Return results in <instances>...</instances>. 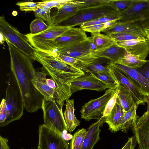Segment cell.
Masks as SVG:
<instances>
[{"label":"cell","instance_id":"cell-53","mask_svg":"<svg viewBox=\"0 0 149 149\" xmlns=\"http://www.w3.org/2000/svg\"><path fill=\"white\" fill-rule=\"evenodd\" d=\"M147 39L149 41V38H147Z\"/></svg>","mask_w":149,"mask_h":149},{"label":"cell","instance_id":"cell-17","mask_svg":"<svg viewBox=\"0 0 149 149\" xmlns=\"http://www.w3.org/2000/svg\"><path fill=\"white\" fill-rule=\"evenodd\" d=\"M149 9V0H132L130 7L122 13L121 18L118 21L136 23V20Z\"/></svg>","mask_w":149,"mask_h":149},{"label":"cell","instance_id":"cell-35","mask_svg":"<svg viewBox=\"0 0 149 149\" xmlns=\"http://www.w3.org/2000/svg\"><path fill=\"white\" fill-rule=\"evenodd\" d=\"M50 26L42 19L36 18L30 24V33L32 35L38 34L47 29Z\"/></svg>","mask_w":149,"mask_h":149},{"label":"cell","instance_id":"cell-26","mask_svg":"<svg viewBox=\"0 0 149 149\" xmlns=\"http://www.w3.org/2000/svg\"><path fill=\"white\" fill-rule=\"evenodd\" d=\"M91 36L95 46L96 51L105 49L114 45L116 42L108 35L100 33H91Z\"/></svg>","mask_w":149,"mask_h":149},{"label":"cell","instance_id":"cell-18","mask_svg":"<svg viewBox=\"0 0 149 149\" xmlns=\"http://www.w3.org/2000/svg\"><path fill=\"white\" fill-rule=\"evenodd\" d=\"M102 32L107 35L112 33H126L146 38L145 31L140 24L129 22L117 21L112 27Z\"/></svg>","mask_w":149,"mask_h":149},{"label":"cell","instance_id":"cell-28","mask_svg":"<svg viewBox=\"0 0 149 149\" xmlns=\"http://www.w3.org/2000/svg\"><path fill=\"white\" fill-rule=\"evenodd\" d=\"M61 61L87 72V68L93 63L97 61H87L64 55L56 53L55 56Z\"/></svg>","mask_w":149,"mask_h":149},{"label":"cell","instance_id":"cell-9","mask_svg":"<svg viewBox=\"0 0 149 149\" xmlns=\"http://www.w3.org/2000/svg\"><path fill=\"white\" fill-rule=\"evenodd\" d=\"M116 90L108 89L101 96L85 103L80 111L81 118L86 121L92 119L98 120L101 118L107 102L114 95Z\"/></svg>","mask_w":149,"mask_h":149},{"label":"cell","instance_id":"cell-30","mask_svg":"<svg viewBox=\"0 0 149 149\" xmlns=\"http://www.w3.org/2000/svg\"><path fill=\"white\" fill-rule=\"evenodd\" d=\"M70 0H44L37 2V6L38 8H41L46 11H50L53 8H56L58 10Z\"/></svg>","mask_w":149,"mask_h":149},{"label":"cell","instance_id":"cell-49","mask_svg":"<svg viewBox=\"0 0 149 149\" xmlns=\"http://www.w3.org/2000/svg\"><path fill=\"white\" fill-rule=\"evenodd\" d=\"M0 37H1L0 42V43L2 44L3 42L5 40V38H4V37L2 35L1 33H0Z\"/></svg>","mask_w":149,"mask_h":149},{"label":"cell","instance_id":"cell-41","mask_svg":"<svg viewBox=\"0 0 149 149\" xmlns=\"http://www.w3.org/2000/svg\"><path fill=\"white\" fill-rule=\"evenodd\" d=\"M16 4L19 6L20 10L22 11L34 12L38 8L37 2L31 1L21 2L17 3Z\"/></svg>","mask_w":149,"mask_h":149},{"label":"cell","instance_id":"cell-43","mask_svg":"<svg viewBox=\"0 0 149 149\" xmlns=\"http://www.w3.org/2000/svg\"><path fill=\"white\" fill-rule=\"evenodd\" d=\"M7 118V114L6 109V104L5 99L2 100L0 105V127L3 126L6 121Z\"/></svg>","mask_w":149,"mask_h":149},{"label":"cell","instance_id":"cell-46","mask_svg":"<svg viewBox=\"0 0 149 149\" xmlns=\"http://www.w3.org/2000/svg\"><path fill=\"white\" fill-rule=\"evenodd\" d=\"M149 21V9L141 14L137 19L136 23L140 24Z\"/></svg>","mask_w":149,"mask_h":149},{"label":"cell","instance_id":"cell-19","mask_svg":"<svg viewBox=\"0 0 149 149\" xmlns=\"http://www.w3.org/2000/svg\"><path fill=\"white\" fill-rule=\"evenodd\" d=\"M109 63L129 77L149 96V81L135 69L130 68L118 62Z\"/></svg>","mask_w":149,"mask_h":149},{"label":"cell","instance_id":"cell-32","mask_svg":"<svg viewBox=\"0 0 149 149\" xmlns=\"http://www.w3.org/2000/svg\"><path fill=\"white\" fill-rule=\"evenodd\" d=\"M98 78L100 80L109 86L112 90H116L119 84L111 75L99 72H88Z\"/></svg>","mask_w":149,"mask_h":149},{"label":"cell","instance_id":"cell-36","mask_svg":"<svg viewBox=\"0 0 149 149\" xmlns=\"http://www.w3.org/2000/svg\"><path fill=\"white\" fill-rule=\"evenodd\" d=\"M132 1V0H109L108 3L121 13L130 7Z\"/></svg>","mask_w":149,"mask_h":149},{"label":"cell","instance_id":"cell-14","mask_svg":"<svg viewBox=\"0 0 149 149\" xmlns=\"http://www.w3.org/2000/svg\"><path fill=\"white\" fill-rule=\"evenodd\" d=\"M132 130L139 149H149V111L138 118Z\"/></svg>","mask_w":149,"mask_h":149},{"label":"cell","instance_id":"cell-11","mask_svg":"<svg viewBox=\"0 0 149 149\" xmlns=\"http://www.w3.org/2000/svg\"><path fill=\"white\" fill-rule=\"evenodd\" d=\"M38 136L40 149H69L68 143L62 135L44 124L39 126Z\"/></svg>","mask_w":149,"mask_h":149},{"label":"cell","instance_id":"cell-51","mask_svg":"<svg viewBox=\"0 0 149 149\" xmlns=\"http://www.w3.org/2000/svg\"><path fill=\"white\" fill-rule=\"evenodd\" d=\"M147 38H149V30H144Z\"/></svg>","mask_w":149,"mask_h":149},{"label":"cell","instance_id":"cell-3","mask_svg":"<svg viewBox=\"0 0 149 149\" xmlns=\"http://www.w3.org/2000/svg\"><path fill=\"white\" fill-rule=\"evenodd\" d=\"M4 98L7 119L3 127L19 119L23 115L24 103L21 92L13 73L9 74Z\"/></svg>","mask_w":149,"mask_h":149},{"label":"cell","instance_id":"cell-48","mask_svg":"<svg viewBox=\"0 0 149 149\" xmlns=\"http://www.w3.org/2000/svg\"><path fill=\"white\" fill-rule=\"evenodd\" d=\"M46 81L48 85L51 88L55 90L56 86L55 83L52 79H47Z\"/></svg>","mask_w":149,"mask_h":149},{"label":"cell","instance_id":"cell-38","mask_svg":"<svg viewBox=\"0 0 149 149\" xmlns=\"http://www.w3.org/2000/svg\"><path fill=\"white\" fill-rule=\"evenodd\" d=\"M34 12L36 18L42 19L47 22L49 26L53 25L50 15V10L46 11L41 8H38Z\"/></svg>","mask_w":149,"mask_h":149},{"label":"cell","instance_id":"cell-7","mask_svg":"<svg viewBox=\"0 0 149 149\" xmlns=\"http://www.w3.org/2000/svg\"><path fill=\"white\" fill-rule=\"evenodd\" d=\"M118 12L108 3L104 4L92 8L80 10L75 16L59 25L73 27L80 26L85 22Z\"/></svg>","mask_w":149,"mask_h":149},{"label":"cell","instance_id":"cell-42","mask_svg":"<svg viewBox=\"0 0 149 149\" xmlns=\"http://www.w3.org/2000/svg\"><path fill=\"white\" fill-rule=\"evenodd\" d=\"M80 10L92 8L102 4L108 3L109 0H83Z\"/></svg>","mask_w":149,"mask_h":149},{"label":"cell","instance_id":"cell-16","mask_svg":"<svg viewBox=\"0 0 149 149\" xmlns=\"http://www.w3.org/2000/svg\"><path fill=\"white\" fill-rule=\"evenodd\" d=\"M84 3L83 0H70L65 4L52 17L53 24L59 25L75 16Z\"/></svg>","mask_w":149,"mask_h":149},{"label":"cell","instance_id":"cell-23","mask_svg":"<svg viewBox=\"0 0 149 149\" xmlns=\"http://www.w3.org/2000/svg\"><path fill=\"white\" fill-rule=\"evenodd\" d=\"M126 52L124 48L116 44L103 50L95 51L92 55L95 58H106L109 59L110 62L114 63L123 57Z\"/></svg>","mask_w":149,"mask_h":149},{"label":"cell","instance_id":"cell-1","mask_svg":"<svg viewBox=\"0 0 149 149\" xmlns=\"http://www.w3.org/2000/svg\"><path fill=\"white\" fill-rule=\"evenodd\" d=\"M10 60V70L20 89L24 108L29 113L36 112L42 108L43 97L33 84L31 80L37 72L28 56L7 42Z\"/></svg>","mask_w":149,"mask_h":149},{"label":"cell","instance_id":"cell-15","mask_svg":"<svg viewBox=\"0 0 149 149\" xmlns=\"http://www.w3.org/2000/svg\"><path fill=\"white\" fill-rule=\"evenodd\" d=\"M87 38L85 32L81 28L72 27L56 39L54 44L57 51L80 42Z\"/></svg>","mask_w":149,"mask_h":149},{"label":"cell","instance_id":"cell-47","mask_svg":"<svg viewBox=\"0 0 149 149\" xmlns=\"http://www.w3.org/2000/svg\"><path fill=\"white\" fill-rule=\"evenodd\" d=\"M0 149H10L7 138L0 136Z\"/></svg>","mask_w":149,"mask_h":149},{"label":"cell","instance_id":"cell-29","mask_svg":"<svg viewBox=\"0 0 149 149\" xmlns=\"http://www.w3.org/2000/svg\"><path fill=\"white\" fill-rule=\"evenodd\" d=\"M147 61L141 60L138 57L132 55L126 52L124 56L117 62L130 68L135 69L142 66Z\"/></svg>","mask_w":149,"mask_h":149},{"label":"cell","instance_id":"cell-40","mask_svg":"<svg viewBox=\"0 0 149 149\" xmlns=\"http://www.w3.org/2000/svg\"><path fill=\"white\" fill-rule=\"evenodd\" d=\"M119 90L117 88L114 95L107 102L102 117L104 118L108 116L114 108L117 102Z\"/></svg>","mask_w":149,"mask_h":149},{"label":"cell","instance_id":"cell-10","mask_svg":"<svg viewBox=\"0 0 149 149\" xmlns=\"http://www.w3.org/2000/svg\"><path fill=\"white\" fill-rule=\"evenodd\" d=\"M95 46L91 37L71 45L57 50L56 53L64 55L87 61H94L92 54L96 51Z\"/></svg>","mask_w":149,"mask_h":149},{"label":"cell","instance_id":"cell-54","mask_svg":"<svg viewBox=\"0 0 149 149\" xmlns=\"http://www.w3.org/2000/svg\"></svg>","mask_w":149,"mask_h":149},{"label":"cell","instance_id":"cell-34","mask_svg":"<svg viewBox=\"0 0 149 149\" xmlns=\"http://www.w3.org/2000/svg\"><path fill=\"white\" fill-rule=\"evenodd\" d=\"M86 131L84 128L78 130L74 134L70 144V149H81Z\"/></svg>","mask_w":149,"mask_h":149},{"label":"cell","instance_id":"cell-13","mask_svg":"<svg viewBox=\"0 0 149 149\" xmlns=\"http://www.w3.org/2000/svg\"><path fill=\"white\" fill-rule=\"evenodd\" d=\"M116 44L130 54L141 60H145L149 54V41L146 38L116 42Z\"/></svg>","mask_w":149,"mask_h":149},{"label":"cell","instance_id":"cell-2","mask_svg":"<svg viewBox=\"0 0 149 149\" xmlns=\"http://www.w3.org/2000/svg\"><path fill=\"white\" fill-rule=\"evenodd\" d=\"M33 60L41 64L55 83V100L60 107L63 108L65 101L72 94L69 83L84 75L85 72L61 61L52 54L36 49Z\"/></svg>","mask_w":149,"mask_h":149},{"label":"cell","instance_id":"cell-20","mask_svg":"<svg viewBox=\"0 0 149 149\" xmlns=\"http://www.w3.org/2000/svg\"><path fill=\"white\" fill-rule=\"evenodd\" d=\"M46 74L44 72H37L31 82L43 98L47 100L55 99V90L50 87L47 84Z\"/></svg>","mask_w":149,"mask_h":149},{"label":"cell","instance_id":"cell-31","mask_svg":"<svg viewBox=\"0 0 149 149\" xmlns=\"http://www.w3.org/2000/svg\"><path fill=\"white\" fill-rule=\"evenodd\" d=\"M122 16V13L118 12L114 14L106 15L95 20L83 23L80 26V27H84L102 24L112 20L118 21L121 18Z\"/></svg>","mask_w":149,"mask_h":149},{"label":"cell","instance_id":"cell-22","mask_svg":"<svg viewBox=\"0 0 149 149\" xmlns=\"http://www.w3.org/2000/svg\"><path fill=\"white\" fill-rule=\"evenodd\" d=\"M104 123V118L102 117L90 126L86 132L81 149H93L100 139V127Z\"/></svg>","mask_w":149,"mask_h":149},{"label":"cell","instance_id":"cell-52","mask_svg":"<svg viewBox=\"0 0 149 149\" xmlns=\"http://www.w3.org/2000/svg\"><path fill=\"white\" fill-rule=\"evenodd\" d=\"M37 149H40V148L39 146H38V148Z\"/></svg>","mask_w":149,"mask_h":149},{"label":"cell","instance_id":"cell-33","mask_svg":"<svg viewBox=\"0 0 149 149\" xmlns=\"http://www.w3.org/2000/svg\"><path fill=\"white\" fill-rule=\"evenodd\" d=\"M117 21L112 20L104 23L84 27H80L85 32L91 33H100L105 29L111 28L113 26Z\"/></svg>","mask_w":149,"mask_h":149},{"label":"cell","instance_id":"cell-21","mask_svg":"<svg viewBox=\"0 0 149 149\" xmlns=\"http://www.w3.org/2000/svg\"><path fill=\"white\" fill-rule=\"evenodd\" d=\"M126 111L117 101L114 108L106 117L103 118L104 123L109 126V130L115 133L120 130L121 123Z\"/></svg>","mask_w":149,"mask_h":149},{"label":"cell","instance_id":"cell-25","mask_svg":"<svg viewBox=\"0 0 149 149\" xmlns=\"http://www.w3.org/2000/svg\"><path fill=\"white\" fill-rule=\"evenodd\" d=\"M138 105L136 104L129 110L126 111L121 123L120 130L126 133L129 129L132 128L135 125L139 117L136 113Z\"/></svg>","mask_w":149,"mask_h":149},{"label":"cell","instance_id":"cell-12","mask_svg":"<svg viewBox=\"0 0 149 149\" xmlns=\"http://www.w3.org/2000/svg\"><path fill=\"white\" fill-rule=\"evenodd\" d=\"M88 74L78 77L69 83L72 94L84 89L102 91L106 89H111L109 86L95 76Z\"/></svg>","mask_w":149,"mask_h":149},{"label":"cell","instance_id":"cell-8","mask_svg":"<svg viewBox=\"0 0 149 149\" xmlns=\"http://www.w3.org/2000/svg\"><path fill=\"white\" fill-rule=\"evenodd\" d=\"M107 67L119 85L124 87L130 92L136 103L139 105L146 103L147 98L149 95L132 79L109 62Z\"/></svg>","mask_w":149,"mask_h":149},{"label":"cell","instance_id":"cell-39","mask_svg":"<svg viewBox=\"0 0 149 149\" xmlns=\"http://www.w3.org/2000/svg\"><path fill=\"white\" fill-rule=\"evenodd\" d=\"M108 35L116 42L128 40L141 37L133 34L122 33H112Z\"/></svg>","mask_w":149,"mask_h":149},{"label":"cell","instance_id":"cell-6","mask_svg":"<svg viewBox=\"0 0 149 149\" xmlns=\"http://www.w3.org/2000/svg\"><path fill=\"white\" fill-rule=\"evenodd\" d=\"M41 109L45 126L62 135L68 130L63 108L60 107L55 99L47 100L43 98Z\"/></svg>","mask_w":149,"mask_h":149},{"label":"cell","instance_id":"cell-27","mask_svg":"<svg viewBox=\"0 0 149 149\" xmlns=\"http://www.w3.org/2000/svg\"><path fill=\"white\" fill-rule=\"evenodd\" d=\"M117 88L119 90V93L117 101L126 111L136 103L131 93L126 88L120 85Z\"/></svg>","mask_w":149,"mask_h":149},{"label":"cell","instance_id":"cell-24","mask_svg":"<svg viewBox=\"0 0 149 149\" xmlns=\"http://www.w3.org/2000/svg\"><path fill=\"white\" fill-rule=\"evenodd\" d=\"M65 110L64 112V117L68 128V130L71 132L80 125V121L76 118L74 113V100H66Z\"/></svg>","mask_w":149,"mask_h":149},{"label":"cell","instance_id":"cell-4","mask_svg":"<svg viewBox=\"0 0 149 149\" xmlns=\"http://www.w3.org/2000/svg\"><path fill=\"white\" fill-rule=\"evenodd\" d=\"M72 27L53 24L47 29L38 34L25 35L29 42L36 49L56 56L55 40Z\"/></svg>","mask_w":149,"mask_h":149},{"label":"cell","instance_id":"cell-50","mask_svg":"<svg viewBox=\"0 0 149 149\" xmlns=\"http://www.w3.org/2000/svg\"><path fill=\"white\" fill-rule=\"evenodd\" d=\"M146 103L147 104V111H149V96L147 98Z\"/></svg>","mask_w":149,"mask_h":149},{"label":"cell","instance_id":"cell-44","mask_svg":"<svg viewBox=\"0 0 149 149\" xmlns=\"http://www.w3.org/2000/svg\"><path fill=\"white\" fill-rule=\"evenodd\" d=\"M135 69L149 81V60H148L147 61L141 66Z\"/></svg>","mask_w":149,"mask_h":149},{"label":"cell","instance_id":"cell-5","mask_svg":"<svg viewBox=\"0 0 149 149\" xmlns=\"http://www.w3.org/2000/svg\"><path fill=\"white\" fill-rule=\"evenodd\" d=\"M0 33L8 42L33 60L35 49L29 42L25 35L21 33L10 24L4 17H0Z\"/></svg>","mask_w":149,"mask_h":149},{"label":"cell","instance_id":"cell-45","mask_svg":"<svg viewBox=\"0 0 149 149\" xmlns=\"http://www.w3.org/2000/svg\"><path fill=\"white\" fill-rule=\"evenodd\" d=\"M136 143V138L134 135L128 138L127 143L121 149H134Z\"/></svg>","mask_w":149,"mask_h":149},{"label":"cell","instance_id":"cell-37","mask_svg":"<svg viewBox=\"0 0 149 149\" xmlns=\"http://www.w3.org/2000/svg\"><path fill=\"white\" fill-rule=\"evenodd\" d=\"M99 58L95 62L91 64L87 68V73L88 72H99L111 74L110 72L106 66L103 65L99 62Z\"/></svg>","mask_w":149,"mask_h":149}]
</instances>
